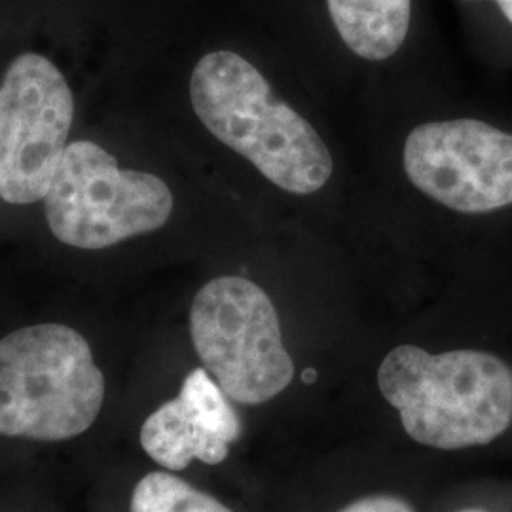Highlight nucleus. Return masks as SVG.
I'll return each instance as SVG.
<instances>
[{
  "label": "nucleus",
  "instance_id": "nucleus-1",
  "mask_svg": "<svg viewBox=\"0 0 512 512\" xmlns=\"http://www.w3.org/2000/svg\"><path fill=\"white\" fill-rule=\"evenodd\" d=\"M190 101L220 143L281 190L308 196L329 183V147L245 57L224 50L203 55L190 78Z\"/></svg>",
  "mask_w": 512,
  "mask_h": 512
},
{
  "label": "nucleus",
  "instance_id": "nucleus-2",
  "mask_svg": "<svg viewBox=\"0 0 512 512\" xmlns=\"http://www.w3.org/2000/svg\"><path fill=\"white\" fill-rule=\"evenodd\" d=\"M385 401L410 439L437 450L484 446L512 423V368L478 349L427 353L403 344L378 370Z\"/></svg>",
  "mask_w": 512,
  "mask_h": 512
},
{
  "label": "nucleus",
  "instance_id": "nucleus-3",
  "mask_svg": "<svg viewBox=\"0 0 512 512\" xmlns=\"http://www.w3.org/2000/svg\"><path fill=\"white\" fill-rule=\"evenodd\" d=\"M103 401V372L78 330L46 323L0 340V435L74 439L92 427Z\"/></svg>",
  "mask_w": 512,
  "mask_h": 512
},
{
  "label": "nucleus",
  "instance_id": "nucleus-4",
  "mask_svg": "<svg viewBox=\"0 0 512 512\" xmlns=\"http://www.w3.org/2000/svg\"><path fill=\"white\" fill-rule=\"evenodd\" d=\"M44 211L61 243L97 251L160 230L173 213V194L160 177L122 169L105 148L74 141L44 196Z\"/></svg>",
  "mask_w": 512,
  "mask_h": 512
},
{
  "label": "nucleus",
  "instance_id": "nucleus-5",
  "mask_svg": "<svg viewBox=\"0 0 512 512\" xmlns=\"http://www.w3.org/2000/svg\"><path fill=\"white\" fill-rule=\"evenodd\" d=\"M190 334L203 368L236 403H268L293 382L275 306L245 277L203 285L190 308Z\"/></svg>",
  "mask_w": 512,
  "mask_h": 512
},
{
  "label": "nucleus",
  "instance_id": "nucleus-6",
  "mask_svg": "<svg viewBox=\"0 0 512 512\" xmlns=\"http://www.w3.org/2000/svg\"><path fill=\"white\" fill-rule=\"evenodd\" d=\"M74 97L65 76L38 54L14 59L0 86V198L44 200L69 147Z\"/></svg>",
  "mask_w": 512,
  "mask_h": 512
},
{
  "label": "nucleus",
  "instance_id": "nucleus-7",
  "mask_svg": "<svg viewBox=\"0 0 512 512\" xmlns=\"http://www.w3.org/2000/svg\"><path fill=\"white\" fill-rule=\"evenodd\" d=\"M404 171L433 202L463 215L512 205V133L473 118L429 122L412 129Z\"/></svg>",
  "mask_w": 512,
  "mask_h": 512
},
{
  "label": "nucleus",
  "instance_id": "nucleus-8",
  "mask_svg": "<svg viewBox=\"0 0 512 512\" xmlns=\"http://www.w3.org/2000/svg\"><path fill=\"white\" fill-rule=\"evenodd\" d=\"M239 437L238 412L205 368L192 370L181 393L141 427L143 450L169 471H183L192 459L219 465Z\"/></svg>",
  "mask_w": 512,
  "mask_h": 512
},
{
  "label": "nucleus",
  "instance_id": "nucleus-9",
  "mask_svg": "<svg viewBox=\"0 0 512 512\" xmlns=\"http://www.w3.org/2000/svg\"><path fill=\"white\" fill-rule=\"evenodd\" d=\"M338 35L353 54L384 61L408 37L412 0H327Z\"/></svg>",
  "mask_w": 512,
  "mask_h": 512
},
{
  "label": "nucleus",
  "instance_id": "nucleus-10",
  "mask_svg": "<svg viewBox=\"0 0 512 512\" xmlns=\"http://www.w3.org/2000/svg\"><path fill=\"white\" fill-rule=\"evenodd\" d=\"M131 512H232L213 495L164 471L141 478L131 495Z\"/></svg>",
  "mask_w": 512,
  "mask_h": 512
},
{
  "label": "nucleus",
  "instance_id": "nucleus-11",
  "mask_svg": "<svg viewBox=\"0 0 512 512\" xmlns=\"http://www.w3.org/2000/svg\"><path fill=\"white\" fill-rule=\"evenodd\" d=\"M340 512H416L410 503L393 495H372L353 501Z\"/></svg>",
  "mask_w": 512,
  "mask_h": 512
},
{
  "label": "nucleus",
  "instance_id": "nucleus-12",
  "mask_svg": "<svg viewBox=\"0 0 512 512\" xmlns=\"http://www.w3.org/2000/svg\"><path fill=\"white\" fill-rule=\"evenodd\" d=\"M494 2L499 6V10L503 12V16L512 25V0H494Z\"/></svg>",
  "mask_w": 512,
  "mask_h": 512
},
{
  "label": "nucleus",
  "instance_id": "nucleus-13",
  "mask_svg": "<svg viewBox=\"0 0 512 512\" xmlns=\"http://www.w3.org/2000/svg\"><path fill=\"white\" fill-rule=\"evenodd\" d=\"M458 512H484V511H480V509H463V511H458Z\"/></svg>",
  "mask_w": 512,
  "mask_h": 512
}]
</instances>
